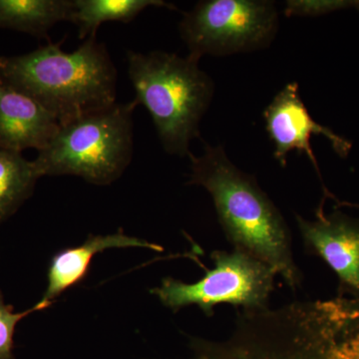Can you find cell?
<instances>
[{
    "label": "cell",
    "instance_id": "cell-7",
    "mask_svg": "<svg viewBox=\"0 0 359 359\" xmlns=\"http://www.w3.org/2000/svg\"><path fill=\"white\" fill-rule=\"evenodd\" d=\"M264 118L269 138L275 144L273 157L283 168L287 166L290 152L297 150L299 154L306 153L321 179L320 167L311 145L313 135H323L327 138L339 157H347L353 147L347 139L314 121L302 102L297 82L285 85L276 94L264 110Z\"/></svg>",
    "mask_w": 359,
    "mask_h": 359
},
{
    "label": "cell",
    "instance_id": "cell-15",
    "mask_svg": "<svg viewBox=\"0 0 359 359\" xmlns=\"http://www.w3.org/2000/svg\"><path fill=\"white\" fill-rule=\"evenodd\" d=\"M353 6V1L344 0H289L285 2V16H318Z\"/></svg>",
    "mask_w": 359,
    "mask_h": 359
},
{
    "label": "cell",
    "instance_id": "cell-10",
    "mask_svg": "<svg viewBox=\"0 0 359 359\" xmlns=\"http://www.w3.org/2000/svg\"><path fill=\"white\" fill-rule=\"evenodd\" d=\"M146 248L162 252L159 245L125 235L122 230L113 235L89 236L83 244L66 248L52 257L47 271V287L40 302L52 304L66 290L79 285L88 276L94 257L108 249Z\"/></svg>",
    "mask_w": 359,
    "mask_h": 359
},
{
    "label": "cell",
    "instance_id": "cell-8",
    "mask_svg": "<svg viewBox=\"0 0 359 359\" xmlns=\"http://www.w3.org/2000/svg\"><path fill=\"white\" fill-rule=\"evenodd\" d=\"M306 252L323 259L339 280V294L359 301V219L340 212H316L309 221L295 215Z\"/></svg>",
    "mask_w": 359,
    "mask_h": 359
},
{
    "label": "cell",
    "instance_id": "cell-3",
    "mask_svg": "<svg viewBox=\"0 0 359 359\" xmlns=\"http://www.w3.org/2000/svg\"><path fill=\"white\" fill-rule=\"evenodd\" d=\"M126 55L134 100L150 113L163 148L168 154L188 157L214 97L212 78L188 56L131 50Z\"/></svg>",
    "mask_w": 359,
    "mask_h": 359
},
{
    "label": "cell",
    "instance_id": "cell-13",
    "mask_svg": "<svg viewBox=\"0 0 359 359\" xmlns=\"http://www.w3.org/2000/svg\"><path fill=\"white\" fill-rule=\"evenodd\" d=\"M41 178L33 161L0 147V224L13 217L32 197Z\"/></svg>",
    "mask_w": 359,
    "mask_h": 359
},
{
    "label": "cell",
    "instance_id": "cell-14",
    "mask_svg": "<svg viewBox=\"0 0 359 359\" xmlns=\"http://www.w3.org/2000/svg\"><path fill=\"white\" fill-rule=\"evenodd\" d=\"M50 306L39 302L27 311L15 313L13 306L4 301V294L0 290V359H14V334L18 323L29 314L44 311Z\"/></svg>",
    "mask_w": 359,
    "mask_h": 359
},
{
    "label": "cell",
    "instance_id": "cell-12",
    "mask_svg": "<svg viewBox=\"0 0 359 359\" xmlns=\"http://www.w3.org/2000/svg\"><path fill=\"white\" fill-rule=\"evenodd\" d=\"M150 6L177 9L163 0H74L71 22L78 27L79 39L96 35L99 26L108 21L128 23Z\"/></svg>",
    "mask_w": 359,
    "mask_h": 359
},
{
    "label": "cell",
    "instance_id": "cell-16",
    "mask_svg": "<svg viewBox=\"0 0 359 359\" xmlns=\"http://www.w3.org/2000/svg\"><path fill=\"white\" fill-rule=\"evenodd\" d=\"M353 7L359 11V1H353Z\"/></svg>",
    "mask_w": 359,
    "mask_h": 359
},
{
    "label": "cell",
    "instance_id": "cell-11",
    "mask_svg": "<svg viewBox=\"0 0 359 359\" xmlns=\"http://www.w3.org/2000/svg\"><path fill=\"white\" fill-rule=\"evenodd\" d=\"M74 0H0V28L49 39L56 23L70 21Z\"/></svg>",
    "mask_w": 359,
    "mask_h": 359
},
{
    "label": "cell",
    "instance_id": "cell-5",
    "mask_svg": "<svg viewBox=\"0 0 359 359\" xmlns=\"http://www.w3.org/2000/svg\"><path fill=\"white\" fill-rule=\"evenodd\" d=\"M280 20L269 0H204L179 23L188 57L226 56L259 51L273 43Z\"/></svg>",
    "mask_w": 359,
    "mask_h": 359
},
{
    "label": "cell",
    "instance_id": "cell-6",
    "mask_svg": "<svg viewBox=\"0 0 359 359\" xmlns=\"http://www.w3.org/2000/svg\"><path fill=\"white\" fill-rule=\"evenodd\" d=\"M211 257L214 268L208 269L198 282L187 283L166 278L151 292L173 311L195 304L208 318L215 313V306L221 304L249 311L268 309L275 269L237 249L215 250Z\"/></svg>",
    "mask_w": 359,
    "mask_h": 359
},
{
    "label": "cell",
    "instance_id": "cell-4",
    "mask_svg": "<svg viewBox=\"0 0 359 359\" xmlns=\"http://www.w3.org/2000/svg\"><path fill=\"white\" fill-rule=\"evenodd\" d=\"M138 103H115L61 125L33 160L40 175H71L94 185H110L133 157V113Z\"/></svg>",
    "mask_w": 359,
    "mask_h": 359
},
{
    "label": "cell",
    "instance_id": "cell-2",
    "mask_svg": "<svg viewBox=\"0 0 359 359\" xmlns=\"http://www.w3.org/2000/svg\"><path fill=\"white\" fill-rule=\"evenodd\" d=\"M62 42L0 56V79L36 101L60 126L117 103V70L105 45L91 35L65 52Z\"/></svg>",
    "mask_w": 359,
    "mask_h": 359
},
{
    "label": "cell",
    "instance_id": "cell-9",
    "mask_svg": "<svg viewBox=\"0 0 359 359\" xmlns=\"http://www.w3.org/2000/svg\"><path fill=\"white\" fill-rule=\"evenodd\" d=\"M59 128L60 124L48 111L0 79V147L39 152Z\"/></svg>",
    "mask_w": 359,
    "mask_h": 359
},
{
    "label": "cell",
    "instance_id": "cell-1",
    "mask_svg": "<svg viewBox=\"0 0 359 359\" xmlns=\"http://www.w3.org/2000/svg\"><path fill=\"white\" fill-rule=\"evenodd\" d=\"M189 185L205 188L214 201L219 222L233 249L243 250L275 269L292 290L301 287L292 235L283 215L256 179L238 169L222 146L204 142V154L190 153Z\"/></svg>",
    "mask_w": 359,
    "mask_h": 359
}]
</instances>
